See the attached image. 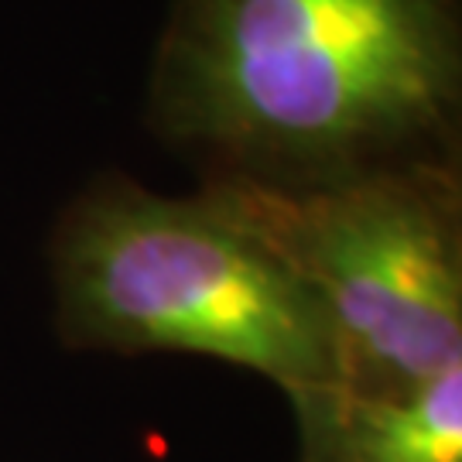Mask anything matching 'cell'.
Here are the masks:
<instances>
[{
  "instance_id": "6da1fadb",
  "label": "cell",
  "mask_w": 462,
  "mask_h": 462,
  "mask_svg": "<svg viewBox=\"0 0 462 462\" xmlns=\"http://www.w3.org/2000/svg\"><path fill=\"white\" fill-rule=\"evenodd\" d=\"M456 106V0H179L154 69L162 134L274 196L439 165Z\"/></svg>"
},
{
  "instance_id": "7a4b0ae2",
  "label": "cell",
  "mask_w": 462,
  "mask_h": 462,
  "mask_svg": "<svg viewBox=\"0 0 462 462\" xmlns=\"http://www.w3.org/2000/svg\"><path fill=\"white\" fill-rule=\"evenodd\" d=\"M51 281L72 349L213 356L284 394L336 380L322 305L247 185L189 199L97 185L59 223Z\"/></svg>"
},
{
  "instance_id": "3957f363",
  "label": "cell",
  "mask_w": 462,
  "mask_h": 462,
  "mask_svg": "<svg viewBox=\"0 0 462 462\" xmlns=\"http://www.w3.org/2000/svg\"><path fill=\"white\" fill-rule=\"evenodd\" d=\"M254 192L329 322L332 383L408 391L462 364L459 192L446 162L301 196Z\"/></svg>"
},
{
  "instance_id": "277c9868",
  "label": "cell",
  "mask_w": 462,
  "mask_h": 462,
  "mask_svg": "<svg viewBox=\"0 0 462 462\" xmlns=\"http://www.w3.org/2000/svg\"><path fill=\"white\" fill-rule=\"evenodd\" d=\"M288 401L298 462H462V364L408 391L315 383Z\"/></svg>"
}]
</instances>
